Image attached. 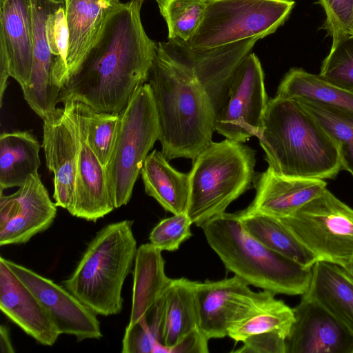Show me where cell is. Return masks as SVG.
<instances>
[{"mask_svg": "<svg viewBox=\"0 0 353 353\" xmlns=\"http://www.w3.org/2000/svg\"><path fill=\"white\" fill-rule=\"evenodd\" d=\"M162 251L148 243L141 245L135 256L133 270L132 307L128 326H132L164 294L171 279L165 272Z\"/></svg>", "mask_w": 353, "mask_h": 353, "instance_id": "603a6c76", "label": "cell"}, {"mask_svg": "<svg viewBox=\"0 0 353 353\" xmlns=\"http://www.w3.org/2000/svg\"><path fill=\"white\" fill-rule=\"evenodd\" d=\"M133 221L102 228L88 244L64 287L96 314L111 316L123 309L124 281L137 251Z\"/></svg>", "mask_w": 353, "mask_h": 353, "instance_id": "5b68a950", "label": "cell"}, {"mask_svg": "<svg viewBox=\"0 0 353 353\" xmlns=\"http://www.w3.org/2000/svg\"><path fill=\"white\" fill-rule=\"evenodd\" d=\"M142 4L130 0L112 6L96 42L61 88L58 102L78 101L116 114L126 108L148 81L157 50L141 22Z\"/></svg>", "mask_w": 353, "mask_h": 353, "instance_id": "6da1fadb", "label": "cell"}, {"mask_svg": "<svg viewBox=\"0 0 353 353\" xmlns=\"http://www.w3.org/2000/svg\"><path fill=\"white\" fill-rule=\"evenodd\" d=\"M32 21L33 63L30 79L21 88L30 108L42 119L54 110L60 88L53 77L54 56L46 33L49 16L65 4L64 0H30Z\"/></svg>", "mask_w": 353, "mask_h": 353, "instance_id": "e0dca14e", "label": "cell"}, {"mask_svg": "<svg viewBox=\"0 0 353 353\" xmlns=\"http://www.w3.org/2000/svg\"><path fill=\"white\" fill-rule=\"evenodd\" d=\"M0 260L47 310L60 334L73 335L78 341L102 336L97 314L65 288L2 256Z\"/></svg>", "mask_w": 353, "mask_h": 353, "instance_id": "5bb4252c", "label": "cell"}, {"mask_svg": "<svg viewBox=\"0 0 353 353\" xmlns=\"http://www.w3.org/2000/svg\"><path fill=\"white\" fill-rule=\"evenodd\" d=\"M225 269L248 285L287 295L303 294L312 268H306L263 245L243 226L236 213H223L201 226Z\"/></svg>", "mask_w": 353, "mask_h": 353, "instance_id": "277c9868", "label": "cell"}, {"mask_svg": "<svg viewBox=\"0 0 353 353\" xmlns=\"http://www.w3.org/2000/svg\"><path fill=\"white\" fill-rule=\"evenodd\" d=\"M192 222L187 213L173 214L162 219L149 235L150 243L161 251L173 252L192 236Z\"/></svg>", "mask_w": 353, "mask_h": 353, "instance_id": "8d00e7d4", "label": "cell"}, {"mask_svg": "<svg viewBox=\"0 0 353 353\" xmlns=\"http://www.w3.org/2000/svg\"><path fill=\"white\" fill-rule=\"evenodd\" d=\"M43 143L46 165L54 174L53 199L70 212L73 206L80 149V133L68 104L43 119Z\"/></svg>", "mask_w": 353, "mask_h": 353, "instance_id": "4fadbf2b", "label": "cell"}, {"mask_svg": "<svg viewBox=\"0 0 353 353\" xmlns=\"http://www.w3.org/2000/svg\"><path fill=\"white\" fill-rule=\"evenodd\" d=\"M277 96L302 99L353 115V91L334 84L319 74L292 68L281 80Z\"/></svg>", "mask_w": 353, "mask_h": 353, "instance_id": "f1b7e54d", "label": "cell"}, {"mask_svg": "<svg viewBox=\"0 0 353 353\" xmlns=\"http://www.w3.org/2000/svg\"><path fill=\"white\" fill-rule=\"evenodd\" d=\"M145 192L165 210L173 214L187 213L190 183V174L176 170L161 151L147 156L141 170Z\"/></svg>", "mask_w": 353, "mask_h": 353, "instance_id": "cb8c5ba5", "label": "cell"}, {"mask_svg": "<svg viewBox=\"0 0 353 353\" xmlns=\"http://www.w3.org/2000/svg\"><path fill=\"white\" fill-rule=\"evenodd\" d=\"M168 28V39L188 42L200 27L207 0H154Z\"/></svg>", "mask_w": 353, "mask_h": 353, "instance_id": "d6a6232c", "label": "cell"}, {"mask_svg": "<svg viewBox=\"0 0 353 353\" xmlns=\"http://www.w3.org/2000/svg\"><path fill=\"white\" fill-rule=\"evenodd\" d=\"M196 283L184 277L171 279L163 296L164 316L161 342L168 347L199 327Z\"/></svg>", "mask_w": 353, "mask_h": 353, "instance_id": "83f0119b", "label": "cell"}, {"mask_svg": "<svg viewBox=\"0 0 353 353\" xmlns=\"http://www.w3.org/2000/svg\"><path fill=\"white\" fill-rule=\"evenodd\" d=\"M345 271L347 272V273L349 274V276L353 280V268H351V269L347 270H345Z\"/></svg>", "mask_w": 353, "mask_h": 353, "instance_id": "b9f144b4", "label": "cell"}, {"mask_svg": "<svg viewBox=\"0 0 353 353\" xmlns=\"http://www.w3.org/2000/svg\"><path fill=\"white\" fill-rule=\"evenodd\" d=\"M78 128L81 139L80 149L74 201L69 212L76 217L95 222L111 212L114 206L105 168L90 148L79 125Z\"/></svg>", "mask_w": 353, "mask_h": 353, "instance_id": "44dd1931", "label": "cell"}, {"mask_svg": "<svg viewBox=\"0 0 353 353\" xmlns=\"http://www.w3.org/2000/svg\"><path fill=\"white\" fill-rule=\"evenodd\" d=\"M164 316L163 296L146 316L132 326H127L122 340L123 353H152L161 342Z\"/></svg>", "mask_w": 353, "mask_h": 353, "instance_id": "836d02e7", "label": "cell"}, {"mask_svg": "<svg viewBox=\"0 0 353 353\" xmlns=\"http://www.w3.org/2000/svg\"><path fill=\"white\" fill-rule=\"evenodd\" d=\"M258 139L268 169L277 175L324 180L342 169L334 141L296 99H269Z\"/></svg>", "mask_w": 353, "mask_h": 353, "instance_id": "3957f363", "label": "cell"}, {"mask_svg": "<svg viewBox=\"0 0 353 353\" xmlns=\"http://www.w3.org/2000/svg\"><path fill=\"white\" fill-rule=\"evenodd\" d=\"M75 120L86 141L105 168L110 159L118 133L119 114L99 112L83 103L68 101Z\"/></svg>", "mask_w": 353, "mask_h": 353, "instance_id": "f546056e", "label": "cell"}, {"mask_svg": "<svg viewBox=\"0 0 353 353\" xmlns=\"http://www.w3.org/2000/svg\"><path fill=\"white\" fill-rule=\"evenodd\" d=\"M46 33L51 52L54 56V80L61 90L68 79L66 59L69 31L65 4L49 16L46 23Z\"/></svg>", "mask_w": 353, "mask_h": 353, "instance_id": "d590c367", "label": "cell"}, {"mask_svg": "<svg viewBox=\"0 0 353 353\" xmlns=\"http://www.w3.org/2000/svg\"><path fill=\"white\" fill-rule=\"evenodd\" d=\"M209 339L200 329L196 328L183 337L174 345H164V353H206L208 352Z\"/></svg>", "mask_w": 353, "mask_h": 353, "instance_id": "ab89813d", "label": "cell"}, {"mask_svg": "<svg viewBox=\"0 0 353 353\" xmlns=\"http://www.w3.org/2000/svg\"><path fill=\"white\" fill-rule=\"evenodd\" d=\"M268 101L261 63L250 52L231 78L224 103L216 116L215 131L239 143L258 138Z\"/></svg>", "mask_w": 353, "mask_h": 353, "instance_id": "30bf717a", "label": "cell"}, {"mask_svg": "<svg viewBox=\"0 0 353 353\" xmlns=\"http://www.w3.org/2000/svg\"><path fill=\"white\" fill-rule=\"evenodd\" d=\"M64 3L69 31L68 80L96 42L114 3L108 0H64Z\"/></svg>", "mask_w": 353, "mask_h": 353, "instance_id": "7402d4cb", "label": "cell"}, {"mask_svg": "<svg viewBox=\"0 0 353 353\" xmlns=\"http://www.w3.org/2000/svg\"><path fill=\"white\" fill-rule=\"evenodd\" d=\"M234 275L219 281L196 283L199 328L210 340L228 336L234 325L248 319L274 298L275 294L252 291Z\"/></svg>", "mask_w": 353, "mask_h": 353, "instance_id": "8fae6325", "label": "cell"}, {"mask_svg": "<svg viewBox=\"0 0 353 353\" xmlns=\"http://www.w3.org/2000/svg\"><path fill=\"white\" fill-rule=\"evenodd\" d=\"M304 295L323 306L353 332V280L341 267L316 261Z\"/></svg>", "mask_w": 353, "mask_h": 353, "instance_id": "d4e9b609", "label": "cell"}, {"mask_svg": "<svg viewBox=\"0 0 353 353\" xmlns=\"http://www.w3.org/2000/svg\"><path fill=\"white\" fill-rule=\"evenodd\" d=\"M254 199L245 210L279 219L290 216L327 189L323 179L287 177L268 169L254 181Z\"/></svg>", "mask_w": 353, "mask_h": 353, "instance_id": "ac0fdd59", "label": "cell"}, {"mask_svg": "<svg viewBox=\"0 0 353 353\" xmlns=\"http://www.w3.org/2000/svg\"><path fill=\"white\" fill-rule=\"evenodd\" d=\"M319 74L325 80L353 91V34L332 38Z\"/></svg>", "mask_w": 353, "mask_h": 353, "instance_id": "e575fe53", "label": "cell"}, {"mask_svg": "<svg viewBox=\"0 0 353 353\" xmlns=\"http://www.w3.org/2000/svg\"><path fill=\"white\" fill-rule=\"evenodd\" d=\"M294 4L293 0H207L203 20L187 43L205 50L263 39L285 23Z\"/></svg>", "mask_w": 353, "mask_h": 353, "instance_id": "ba28073f", "label": "cell"}, {"mask_svg": "<svg viewBox=\"0 0 353 353\" xmlns=\"http://www.w3.org/2000/svg\"><path fill=\"white\" fill-rule=\"evenodd\" d=\"M148 83L159 125L161 152L192 161L212 142L216 114L204 86L185 65L159 50Z\"/></svg>", "mask_w": 353, "mask_h": 353, "instance_id": "7a4b0ae2", "label": "cell"}, {"mask_svg": "<svg viewBox=\"0 0 353 353\" xmlns=\"http://www.w3.org/2000/svg\"><path fill=\"white\" fill-rule=\"evenodd\" d=\"M285 339V353H353V332L315 301L302 295Z\"/></svg>", "mask_w": 353, "mask_h": 353, "instance_id": "2e32d148", "label": "cell"}, {"mask_svg": "<svg viewBox=\"0 0 353 353\" xmlns=\"http://www.w3.org/2000/svg\"><path fill=\"white\" fill-rule=\"evenodd\" d=\"M110 2V1H109Z\"/></svg>", "mask_w": 353, "mask_h": 353, "instance_id": "f6af8a7d", "label": "cell"}, {"mask_svg": "<svg viewBox=\"0 0 353 353\" xmlns=\"http://www.w3.org/2000/svg\"><path fill=\"white\" fill-rule=\"evenodd\" d=\"M38 172L31 174L17 192L0 194V245L23 244L48 229L57 215Z\"/></svg>", "mask_w": 353, "mask_h": 353, "instance_id": "9a60e30c", "label": "cell"}, {"mask_svg": "<svg viewBox=\"0 0 353 353\" xmlns=\"http://www.w3.org/2000/svg\"><path fill=\"white\" fill-rule=\"evenodd\" d=\"M244 228L269 249L281 254L306 268L317 261L309 250L276 217L260 212L241 210L236 212Z\"/></svg>", "mask_w": 353, "mask_h": 353, "instance_id": "484cf974", "label": "cell"}, {"mask_svg": "<svg viewBox=\"0 0 353 353\" xmlns=\"http://www.w3.org/2000/svg\"><path fill=\"white\" fill-rule=\"evenodd\" d=\"M119 117L118 133L105 167L114 208L130 201L148 152L159 140L158 116L148 83L137 90Z\"/></svg>", "mask_w": 353, "mask_h": 353, "instance_id": "52a82bcc", "label": "cell"}, {"mask_svg": "<svg viewBox=\"0 0 353 353\" xmlns=\"http://www.w3.org/2000/svg\"><path fill=\"white\" fill-rule=\"evenodd\" d=\"M350 33L353 34V9H352V19H351V23H350Z\"/></svg>", "mask_w": 353, "mask_h": 353, "instance_id": "7bdbcfd3", "label": "cell"}, {"mask_svg": "<svg viewBox=\"0 0 353 353\" xmlns=\"http://www.w3.org/2000/svg\"><path fill=\"white\" fill-rule=\"evenodd\" d=\"M294 320L292 308L274 298L256 313L232 327L228 336L242 342L248 336L266 332L280 331L288 335Z\"/></svg>", "mask_w": 353, "mask_h": 353, "instance_id": "1f68e13d", "label": "cell"}, {"mask_svg": "<svg viewBox=\"0 0 353 353\" xmlns=\"http://www.w3.org/2000/svg\"><path fill=\"white\" fill-rule=\"evenodd\" d=\"M287 334L280 331H271L254 334L245 339L243 346L234 352L240 353H285Z\"/></svg>", "mask_w": 353, "mask_h": 353, "instance_id": "f35d334b", "label": "cell"}, {"mask_svg": "<svg viewBox=\"0 0 353 353\" xmlns=\"http://www.w3.org/2000/svg\"><path fill=\"white\" fill-rule=\"evenodd\" d=\"M40 145L28 131L3 132L0 135V190L20 187L38 172Z\"/></svg>", "mask_w": 353, "mask_h": 353, "instance_id": "4316f807", "label": "cell"}, {"mask_svg": "<svg viewBox=\"0 0 353 353\" xmlns=\"http://www.w3.org/2000/svg\"><path fill=\"white\" fill-rule=\"evenodd\" d=\"M298 101L320 123L336 144L342 169L353 176V115L302 99Z\"/></svg>", "mask_w": 353, "mask_h": 353, "instance_id": "4dcf8cb0", "label": "cell"}, {"mask_svg": "<svg viewBox=\"0 0 353 353\" xmlns=\"http://www.w3.org/2000/svg\"><path fill=\"white\" fill-rule=\"evenodd\" d=\"M0 351L1 353H14L15 352L11 343L9 330L3 325L0 327Z\"/></svg>", "mask_w": 353, "mask_h": 353, "instance_id": "60d3db41", "label": "cell"}, {"mask_svg": "<svg viewBox=\"0 0 353 353\" xmlns=\"http://www.w3.org/2000/svg\"><path fill=\"white\" fill-rule=\"evenodd\" d=\"M324 9L326 19L324 28L336 37L350 33L353 0H319Z\"/></svg>", "mask_w": 353, "mask_h": 353, "instance_id": "74e56055", "label": "cell"}, {"mask_svg": "<svg viewBox=\"0 0 353 353\" xmlns=\"http://www.w3.org/2000/svg\"><path fill=\"white\" fill-rule=\"evenodd\" d=\"M317 261L353 267V209L327 189L294 214L280 219Z\"/></svg>", "mask_w": 353, "mask_h": 353, "instance_id": "9c48e42d", "label": "cell"}, {"mask_svg": "<svg viewBox=\"0 0 353 353\" xmlns=\"http://www.w3.org/2000/svg\"><path fill=\"white\" fill-rule=\"evenodd\" d=\"M0 58L21 88L28 81L33 63L30 0H0Z\"/></svg>", "mask_w": 353, "mask_h": 353, "instance_id": "ffe728a7", "label": "cell"}, {"mask_svg": "<svg viewBox=\"0 0 353 353\" xmlns=\"http://www.w3.org/2000/svg\"><path fill=\"white\" fill-rule=\"evenodd\" d=\"M352 268H353V267H352Z\"/></svg>", "mask_w": 353, "mask_h": 353, "instance_id": "bcb514c9", "label": "cell"}, {"mask_svg": "<svg viewBox=\"0 0 353 353\" xmlns=\"http://www.w3.org/2000/svg\"><path fill=\"white\" fill-rule=\"evenodd\" d=\"M259 39H249L214 49L197 50L180 39H168L157 43V50L194 73L210 96L216 116L224 103L234 71Z\"/></svg>", "mask_w": 353, "mask_h": 353, "instance_id": "7c38bea8", "label": "cell"}, {"mask_svg": "<svg viewBox=\"0 0 353 353\" xmlns=\"http://www.w3.org/2000/svg\"><path fill=\"white\" fill-rule=\"evenodd\" d=\"M255 151L243 143L212 142L193 161L187 214L201 227L254 185Z\"/></svg>", "mask_w": 353, "mask_h": 353, "instance_id": "8992f818", "label": "cell"}, {"mask_svg": "<svg viewBox=\"0 0 353 353\" xmlns=\"http://www.w3.org/2000/svg\"><path fill=\"white\" fill-rule=\"evenodd\" d=\"M0 309L10 321L43 345H53L60 335L47 310L1 260Z\"/></svg>", "mask_w": 353, "mask_h": 353, "instance_id": "d6986e66", "label": "cell"}, {"mask_svg": "<svg viewBox=\"0 0 353 353\" xmlns=\"http://www.w3.org/2000/svg\"><path fill=\"white\" fill-rule=\"evenodd\" d=\"M111 3H116L120 1V0H108ZM137 1L142 2L143 3L144 0H134Z\"/></svg>", "mask_w": 353, "mask_h": 353, "instance_id": "ee69618b", "label": "cell"}]
</instances>
